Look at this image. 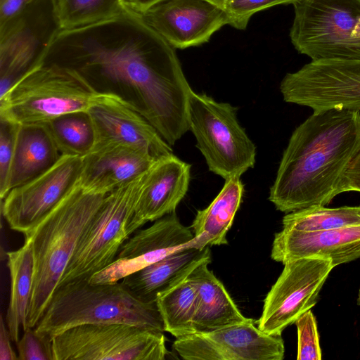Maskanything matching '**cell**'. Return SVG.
Listing matches in <instances>:
<instances>
[{"label": "cell", "instance_id": "6da1fadb", "mask_svg": "<svg viewBox=\"0 0 360 360\" xmlns=\"http://www.w3.org/2000/svg\"><path fill=\"white\" fill-rule=\"evenodd\" d=\"M172 46L124 8L94 23L60 29L39 58L79 73L96 91L139 112L170 146L189 130L191 88Z\"/></svg>", "mask_w": 360, "mask_h": 360}, {"label": "cell", "instance_id": "7a4b0ae2", "mask_svg": "<svg viewBox=\"0 0 360 360\" xmlns=\"http://www.w3.org/2000/svg\"><path fill=\"white\" fill-rule=\"evenodd\" d=\"M359 150V110L314 112L291 134L269 200L285 213L328 205Z\"/></svg>", "mask_w": 360, "mask_h": 360}, {"label": "cell", "instance_id": "3957f363", "mask_svg": "<svg viewBox=\"0 0 360 360\" xmlns=\"http://www.w3.org/2000/svg\"><path fill=\"white\" fill-rule=\"evenodd\" d=\"M106 195L88 192L78 181L47 215L24 235L25 240L31 243L34 260L27 328H35L43 316L79 238Z\"/></svg>", "mask_w": 360, "mask_h": 360}, {"label": "cell", "instance_id": "277c9868", "mask_svg": "<svg viewBox=\"0 0 360 360\" xmlns=\"http://www.w3.org/2000/svg\"><path fill=\"white\" fill-rule=\"evenodd\" d=\"M120 323L165 332L156 302H146L121 281L91 283L74 281L56 289L36 330L51 339L74 326Z\"/></svg>", "mask_w": 360, "mask_h": 360}, {"label": "cell", "instance_id": "5b68a950", "mask_svg": "<svg viewBox=\"0 0 360 360\" xmlns=\"http://www.w3.org/2000/svg\"><path fill=\"white\" fill-rule=\"evenodd\" d=\"M105 95L72 69L38 63L0 97V119L15 124L43 123L87 111Z\"/></svg>", "mask_w": 360, "mask_h": 360}, {"label": "cell", "instance_id": "8992f818", "mask_svg": "<svg viewBox=\"0 0 360 360\" xmlns=\"http://www.w3.org/2000/svg\"><path fill=\"white\" fill-rule=\"evenodd\" d=\"M290 38L311 61L360 60V0H297Z\"/></svg>", "mask_w": 360, "mask_h": 360}, {"label": "cell", "instance_id": "52a82bcc", "mask_svg": "<svg viewBox=\"0 0 360 360\" xmlns=\"http://www.w3.org/2000/svg\"><path fill=\"white\" fill-rule=\"evenodd\" d=\"M236 112L237 108L228 103L190 91L189 130L209 170L225 180L240 178L256 160V147L239 124Z\"/></svg>", "mask_w": 360, "mask_h": 360}, {"label": "cell", "instance_id": "ba28073f", "mask_svg": "<svg viewBox=\"0 0 360 360\" xmlns=\"http://www.w3.org/2000/svg\"><path fill=\"white\" fill-rule=\"evenodd\" d=\"M146 172L106 195L79 238L58 286L70 281L89 280L114 262L120 248L130 237L127 226L140 195Z\"/></svg>", "mask_w": 360, "mask_h": 360}, {"label": "cell", "instance_id": "9c48e42d", "mask_svg": "<svg viewBox=\"0 0 360 360\" xmlns=\"http://www.w3.org/2000/svg\"><path fill=\"white\" fill-rule=\"evenodd\" d=\"M162 332L134 325L82 324L52 338L53 360H165L169 352Z\"/></svg>", "mask_w": 360, "mask_h": 360}, {"label": "cell", "instance_id": "30bf717a", "mask_svg": "<svg viewBox=\"0 0 360 360\" xmlns=\"http://www.w3.org/2000/svg\"><path fill=\"white\" fill-rule=\"evenodd\" d=\"M287 103L311 108L360 111V60L311 61L287 73L280 84Z\"/></svg>", "mask_w": 360, "mask_h": 360}, {"label": "cell", "instance_id": "8fae6325", "mask_svg": "<svg viewBox=\"0 0 360 360\" xmlns=\"http://www.w3.org/2000/svg\"><path fill=\"white\" fill-rule=\"evenodd\" d=\"M282 273L266 295L257 327L280 335L317 302L322 286L334 268L332 261L319 257L285 262Z\"/></svg>", "mask_w": 360, "mask_h": 360}, {"label": "cell", "instance_id": "7c38bea8", "mask_svg": "<svg viewBox=\"0 0 360 360\" xmlns=\"http://www.w3.org/2000/svg\"><path fill=\"white\" fill-rule=\"evenodd\" d=\"M60 29L53 0H34L0 27V97L37 64Z\"/></svg>", "mask_w": 360, "mask_h": 360}, {"label": "cell", "instance_id": "4fadbf2b", "mask_svg": "<svg viewBox=\"0 0 360 360\" xmlns=\"http://www.w3.org/2000/svg\"><path fill=\"white\" fill-rule=\"evenodd\" d=\"M82 157L61 155L32 180L13 188L1 200V213L9 227L25 235L47 215L78 182Z\"/></svg>", "mask_w": 360, "mask_h": 360}, {"label": "cell", "instance_id": "5bb4252c", "mask_svg": "<svg viewBox=\"0 0 360 360\" xmlns=\"http://www.w3.org/2000/svg\"><path fill=\"white\" fill-rule=\"evenodd\" d=\"M249 321L209 332L179 338L173 349L186 360H282L284 342L280 335H268Z\"/></svg>", "mask_w": 360, "mask_h": 360}, {"label": "cell", "instance_id": "9a60e30c", "mask_svg": "<svg viewBox=\"0 0 360 360\" xmlns=\"http://www.w3.org/2000/svg\"><path fill=\"white\" fill-rule=\"evenodd\" d=\"M191 227L184 226L176 212L167 214L148 228L138 229L122 245L114 262L89 278L91 283L120 281L181 248L196 243Z\"/></svg>", "mask_w": 360, "mask_h": 360}, {"label": "cell", "instance_id": "2e32d148", "mask_svg": "<svg viewBox=\"0 0 360 360\" xmlns=\"http://www.w3.org/2000/svg\"><path fill=\"white\" fill-rule=\"evenodd\" d=\"M143 20L174 49L207 42L229 25L226 12L207 0H160L141 14Z\"/></svg>", "mask_w": 360, "mask_h": 360}, {"label": "cell", "instance_id": "e0dca14e", "mask_svg": "<svg viewBox=\"0 0 360 360\" xmlns=\"http://www.w3.org/2000/svg\"><path fill=\"white\" fill-rule=\"evenodd\" d=\"M87 112L95 131L93 148L122 145L142 150L156 159L173 154L156 129L114 95L106 94Z\"/></svg>", "mask_w": 360, "mask_h": 360}, {"label": "cell", "instance_id": "ac0fdd59", "mask_svg": "<svg viewBox=\"0 0 360 360\" xmlns=\"http://www.w3.org/2000/svg\"><path fill=\"white\" fill-rule=\"evenodd\" d=\"M190 176L191 165L174 154L158 159L146 172L127 226L129 236L147 222L175 212L188 191Z\"/></svg>", "mask_w": 360, "mask_h": 360}, {"label": "cell", "instance_id": "d6986e66", "mask_svg": "<svg viewBox=\"0 0 360 360\" xmlns=\"http://www.w3.org/2000/svg\"><path fill=\"white\" fill-rule=\"evenodd\" d=\"M271 259L285 262L303 257L329 259L333 266L360 258V225L302 231L283 228L273 241Z\"/></svg>", "mask_w": 360, "mask_h": 360}, {"label": "cell", "instance_id": "ffe728a7", "mask_svg": "<svg viewBox=\"0 0 360 360\" xmlns=\"http://www.w3.org/2000/svg\"><path fill=\"white\" fill-rule=\"evenodd\" d=\"M158 159L130 146L93 148L82 158L79 184L85 191L106 195L147 171Z\"/></svg>", "mask_w": 360, "mask_h": 360}, {"label": "cell", "instance_id": "44dd1931", "mask_svg": "<svg viewBox=\"0 0 360 360\" xmlns=\"http://www.w3.org/2000/svg\"><path fill=\"white\" fill-rule=\"evenodd\" d=\"M210 262L211 259L202 261L189 274L198 295L194 333L212 331L250 319L241 314L222 283L208 269Z\"/></svg>", "mask_w": 360, "mask_h": 360}, {"label": "cell", "instance_id": "7402d4cb", "mask_svg": "<svg viewBox=\"0 0 360 360\" xmlns=\"http://www.w3.org/2000/svg\"><path fill=\"white\" fill-rule=\"evenodd\" d=\"M61 155L44 123L18 124L8 193L44 173Z\"/></svg>", "mask_w": 360, "mask_h": 360}, {"label": "cell", "instance_id": "603a6c76", "mask_svg": "<svg viewBox=\"0 0 360 360\" xmlns=\"http://www.w3.org/2000/svg\"><path fill=\"white\" fill-rule=\"evenodd\" d=\"M209 256H211V252L208 245L200 250L194 244L188 245L128 275L120 281L141 300L155 302L159 293Z\"/></svg>", "mask_w": 360, "mask_h": 360}, {"label": "cell", "instance_id": "cb8c5ba5", "mask_svg": "<svg viewBox=\"0 0 360 360\" xmlns=\"http://www.w3.org/2000/svg\"><path fill=\"white\" fill-rule=\"evenodd\" d=\"M243 192L244 186L239 177L226 179L210 205L198 211L191 226L197 248L228 243L226 233L240 207Z\"/></svg>", "mask_w": 360, "mask_h": 360}, {"label": "cell", "instance_id": "d4e9b609", "mask_svg": "<svg viewBox=\"0 0 360 360\" xmlns=\"http://www.w3.org/2000/svg\"><path fill=\"white\" fill-rule=\"evenodd\" d=\"M7 266L11 278V293L5 321L12 341L19 340V331L27 328V316L32 295L34 260L31 243L25 240L19 249L7 252Z\"/></svg>", "mask_w": 360, "mask_h": 360}, {"label": "cell", "instance_id": "484cf974", "mask_svg": "<svg viewBox=\"0 0 360 360\" xmlns=\"http://www.w3.org/2000/svg\"><path fill=\"white\" fill-rule=\"evenodd\" d=\"M207 259H211V256L204 258L157 296L155 302L163 321L165 332L176 338L194 333L193 319L198 295L189 274L197 265Z\"/></svg>", "mask_w": 360, "mask_h": 360}, {"label": "cell", "instance_id": "4316f807", "mask_svg": "<svg viewBox=\"0 0 360 360\" xmlns=\"http://www.w3.org/2000/svg\"><path fill=\"white\" fill-rule=\"evenodd\" d=\"M43 123L62 155L83 158L94 146L95 131L87 111L65 113Z\"/></svg>", "mask_w": 360, "mask_h": 360}, {"label": "cell", "instance_id": "83f0119b", "mask_svg": "<svg viewBox=\"0 0 360 360\" xmlns=\"http://www.w3.org/2000/svg\"><path fill=\"white\" fill-rule=\"evenodd\" d=\"M360 225V206L328 208L314 206L287 213L283 228L302 231L335 229Z\"/></svg>", "mask_w": 360, "mask_h": 360}, {"label": "cell", "instance_id": "f1b7e54d", "mask_svg": "<svg viewBox=\"0 0 360 360\" xmlns=\"http://www.w3.org/2000/svg\"><path fill=\"white\" fill-rule=\"evenodd\" d=\"M60 29L94 23L124 10L122 0H53Z\"/></svg>", "mask_w": 360, "mask_h": 360}, {"label": "cell", "instance_id": "f546056e", "mask_svg": "<svg viewBox=\"0 0 360 360\" xmlns=\"http://www.w3.org/2000/svg\"><path fill=\"white\" fill-rule=\"evenodd\" d=\"M297 330V356L299 360H320L321 349L316 319L308 310L295 322Z\"/></svg>", "mask_w": 360, "mask_h": 360}, {"label": "cell", "instance_id": "4dcf8cb0", "mask_svg": "<svg viewBox=\"0 0 360 360\" xmlns=\"http://www.w3.org/2000/svg\"><path fill=\"white\" fill-rule=\"evenodd\" d=\"M297 0H231L225 10L229 25L245 30L251 17L264 9L280 4H293Z\"/></svg>", "mask_w": 360, "mask_h": 360}, {"label": "cell", "instance_id": "1f68e13d", "mask_svg": "<svg viewBox=\"0 0 360 360\" xmlns=\"http://www.w3.org/2000/svg\"><path fill=\"white\" fill-rule=\"evenodd\" d=\"M17 344L18 360H53L52 339L34 328L25 329Z\"/></svg>", "mask_w": 360, "mask_h": 360}, {"label": "cell", "instance_id": "d6a6232c", "mask_svg": "<svg viewBox=\"0 0 360 360\" xmlns=\"http://www.w3.org/2000/svg\"><path fill=\"white\" fill-rule=\"evenodd\" d=\"M18 124L0 119V198L8 193L7 186L13 162Z\"/></svg>", "mask_w": 360, "mask_h": 360}, {"label": "cell", "instance_id": "836d02e7", "mask_svg": "<svg viewBox=\"0 0 360 360\" xmlns=\"http://www.w3.org/2000/svg\"><path fill=\"white\" fill-rule=\"evenodd\" d=\"M360 192V150L349 165L340 184V193Z\"/></svg>", "mask_w": 360, "mask_h": 360}, {"label": "cell", "instance_id": "e575fe53", "mask_svg": "<svg viewBox=\"0 0 360 360\" xmlns=\"http://www.w3.org/2000/svg\"><path fill=\"white\" fill-rule=\"evenodd\" d=\"M34 0H0V27L18 15Z\"/></svg>", "mask_w": 360, "mask_h": 360}, {"label": "cell", "instance_id": "d590c367", "mask_svg": "<svg viewBox=\"0 0 360 360\" xmlns=\"http://www.w3.org/2000/svg\"><path fill=\"white\" fill-rule=\"evenodd\" d=\"M11 337L4 316L0 317V360H18L11 346Z\"/></svg>", "mask_w": 360, "mask_h": 360}, {"label": "cell", "instance_id": "8d00e7d4", "mask_svg": "<svg viewBox=\"0 0 360 360\" xmlns=\"http://www.w3.org/2000/svg\"><path fill=\"white\" fill-rule=\"evenodd\" d=\"M160 0H122L124 7L131 11L141 14Z\"/></svg>", "mask_w": 360, "mask_h": 360}, {"label": "cell", "instance_id": "74e56055", "mask_svg": "<svg viewBox=\"0 0 360 360\" xmlns=\"http://www.w3.org/2000/svg\"><path fill=\"white\" fill-rule=\"evenodd\" d=\"M212 4L214 5L215 6L218 7L220 9H222L224 11L226 10L229 1L231 0H207Z\"/></svg>", "mask_w": 360, "mask_h": 360}, {"label": "cell", "instance_id": "f35d334b", "mask_svg": "<svg viewBox=\"0 0 360 360\" xmlns=\"http://www.w3.org/2000/svg\"><path fill=\"white\" fill-rule=\"evenodd\" d=\"M357 302H358V304L360 306V288H359V290Z\"/></svg>", "mask_w": 360, "mask_h": 360}, {"label": "cell", "instance_id": "ab89813d", "mask_svg": "<svg viewBox=\"0 0 360 360\" xmlns=\"http://www.w3.org/2000/svg\"></svg>", "mask_w": 360, "mask_h": 360}]
</instances>
